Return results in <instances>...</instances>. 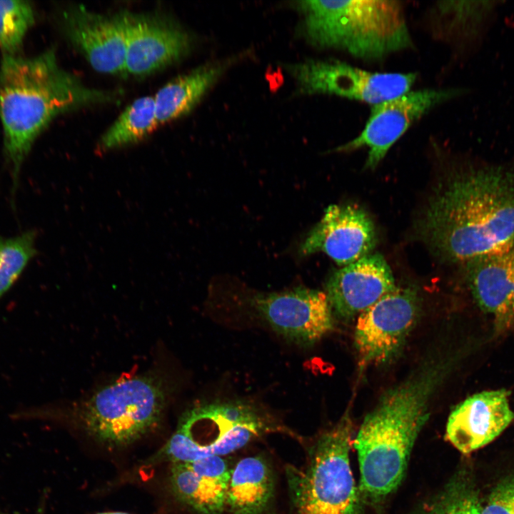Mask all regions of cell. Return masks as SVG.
Returning a JSON list of instances; mask_svg holds the SVG:
<instances>
[{"label":"cell","instance_id":"cell-25","mask_svg":"<svg viewBox=\"0 0 514 514\" xmlns=\"http://www.w3.org/2000/svg\"><path fill=\"white\" fill-rule=\"evenodd\" d=\"M481 508L474 490L459 483L450 486L425 514H480Z\"/></svg>","mask_w":514,"mask_h":514},{"label":"cell","instance_id":"cell-15","mask_svg":"<svg viewBox=\"0 0 514 514\" xmlns=\"http://www.w3.org/2000/svg\"><path fill=\"white\" fill-rule=\"evenodd\" d=\"M396 288L393 273L380 253H370L335 271L326 293L332 311L341 318L358 317Z\"/></svg>","mask_w":514,"mask_h":514},{"label":"cell","instance_id":"cell-26","mask_svg":"<svg viewBox=\"0 0 514 514\" xmlns=\"http://www.w3.org/2000/svg\"><path fill=\"white\" fill-rule=\"evenodd\" d=\"M480 514H514V479L497 485L481 508Z\"/></svg>","mask_w":514,"mask_h":514},{"label":"cell","instance_id":"cell-16","mask_svg":"<svg viewBox=\"0 0 514 514\" xmlns=\"http://www.w3.org/2000/svg\"><path fill=\"white\" fill-rule=\"evenodd\" d=\"M505 389L475 393L457 405L446 425L447 439L460 452L470 453L491 442L514 419Z\"/></svg>","mask_w":514,"mask_h":514},{"label":"cell","instance_id":"cell-9","mask_svg":"<svg viewBox=\"0 0 514 514\" xmlns=\"http://www.w3.org/2000/svg\"><path fill=\"white\" fill-rule=\"evenodd\" d=\"M458 93V89H453L409 91L398 97L373 105L361 132L334 151L350 152L366 147L368 156L365 168L374 169L410 126Z\"/></svg>","mask_w":514,"mask_h":514},{"label":"cell","instance_id":"cell-7","mask_svg":"<svg viewBox=\"0 0 514 514\" xmlns=\"http://www.w3.org/2000/svg\"><path fill=\"white\" fill-rule=\"evenodd\" d=\"M167 393L153 376L119 379L98 390L80 408L87 432L109 445L130 443L153 428L164 410Z\"/></svg>","mask_w":514,"mask_h":514},{"label":"cell","instance_id":"cell-8","mask_svg":"<svg viewBox=\"0 0 514 514\" xmlns=\"http://www.w3.org/2000/svg\"><path fill=\"white\" fill-rule=\"evenodd\" d=\"M303 94H324L371 106L410 91L415 73L373 72L338 60H307L287 66Z\"/></svg>","mask_w":514,"mask_h":514},{"label":"cell","instance_id":"cell-23","mask_svg":"<svg viewBox=\"0 0 514 514\" xmlns=\"http://www.w3.org/2000/svg\"><path fill=\"white\" fill-rule=\"evenodd\" d=\"M36 241L34 230H27L11 237L0 236V298L35 256Z\"/></svg>","mask_w":514,"mask_h":514},{"label":"cell","instance_id":"cell-3","mask_svg":"<svg viewBox=\"0 0 514 514\" xmlns=\"http://www.w3.org/2000/svg\"><path fill=\"white\" fill-rule=\"evenodd\" d=\"M449 366L440 356L429 359L403 382L388 389L365 416L354 446L361 488L367 495L385 497L398 486Z\"/></svg>","mask_w":514,"mask_h":514},{"label":"cell","instance_id":"cell-12","mask_svg":"<svg viewBox=\"0 0 514 514\" xmlns=\"http://www.w3.org/2000/svg\"><path fill=\"white\" fill-rule=\"evenodd\" d=\"M253 303L275 331L298 344H313L333 328V311L323 291L298 287L258 295Z\"/></svg>","mask_w":514,"mask_h":514},{"label":"cell","instance_id":"cell-18","mask_svg":"<svg viewBox=\"0 0 514 514\" xmlns=\"http://www.w3.org/2000/svg\"><path fill=\"white\" fill-rule=\"evenodd\" d=\"M470 292L480 308L499 324L509 323L514 283V243L465 263Z\"/></svg>","mask_w":514,"mask_h":514},{"label":"cell","instance_id":"cell-19","mask_svg":"<svg viewBox=\"0 0 514 514\" xmlns=\"http://www.w3.org/2000/svg\"><path fill=\"white\" fill-rule=\"evenodd\" d=\"M274 490V474L266 459L259 455L243 458L231 468L226 508L231 514H263Z\"/></svg>","mask_w":514,"mask_h":514},{"label":"cell","instance_id":"cell-24","mask_svg":"<svg viewBox=\"0 0 514 514\" xmlns=\"http://www.w3.org/2000/svg\"><path fill=\"white\" fill-rule=\"evenodd\" d=\"M33 5L24 0H0V50L2 55H18L35 22Z\"/></svg>","mask_w":514,"mask_h":514},{"label":"cell","instance_id":"cell-6","mask_svg":"<svg viewBox=\"0 0 514 514\" xmlns=\"http://www.w3.org/2000/svg\"><path fill=\"white\" fill-rule=\"evenodd\" d=\"M277 428L268 416L246 403H201L183 414L163 453L172 463L223 457Z\"/></svg>","mask_w":514,"mask_h":514},{"label":"cell","instance_id":"cell-20","mask_svg":"<svg viewBox=\"0 0 514 514\" xmlns=\"http://www.w3.org/2000/svg\"><path fill=\"white\" fill-rule=\"evenodd\" d=\"M234 60L201 66L162 86L153 96L158 124L190 112Z\"/></svg>","mask_w":514,"mask_h":514},{"label":"cell","instance_id":"cell-10","mask_svg":"<svg viewBox=\"0 0 514 514\" xmlns=\"http://www.w3.org/2000/svg\"><path fill=\"white\" fill-rule=\"evenodd\" d=\"M419 301L412 288L396 287L358 317L354 346L362 366L392 360L413 327Z\"/></svg>","mask_w":514,"mask_h":514},{"label":"cell","instance_id":"cell-22","mask_svg":"<svg viewBox=\"0 0 514 514\" xmlns=\"http://www.w3.org/2000/svg\"><path fill=\"white\" fill-rule=\"evenodd\" d=\"M438 1L430 10L432 30L442 39L472 34L490 9L484 1Z\"/></svg>","mask_w":514,"mask_h":514},{"label":"cell","instance_id":"cell-1","mask_svg":"<svg viewBox=\"0 0 514 514\" xmlns=\"http://www.w3.org/2000/svg\"><path fill=\"white\" fill-rule=\"evenodd\" d=\"M438 258L465 263L514 243V171L465 170L440 183L417 223Z\"/></svg>","mask_w":514,"mask_h":514},{"label":"cell","instance_id":"cell-28","mask_svg":"<svg viewBox=\"0 0 514 514\" xmlns=\"http://www.w3.org/2000/svg\"><path fill=\"white\" fill-rule=\"evenodd\" d=\"M96 514H128L127 513L124 512H104V513H99Z\"/></svg>","mask_w":514,"mask_h":514},{"label":"cell","instance_id":"cell-17","mask_svg":"<svg viewBox=\"0 0 514 514\" xmlns=\"http://www.w3.org/2000/svg\"><path fill=\"white\" fill-rule=\"evenodd\" d=\"M231 468L220 456L173 463L170 481L175 496L199 514H222Z\"/></svg>","mask_w":514,"mask_h":514},{"label":"cell","instance_id":"cell-21","mask_svg":"<svg viewBox=\"0 0 514 514\" xmlns=\"http://www.w3.org/2000/svg\"><path fill=\"white\" fill-rule=\"evenodd\" d=\"M158 125L153 96H141L129 104L104 133L99 148L106 151L138 143Z\"/></svg>","mask_w":514,"mask_h":514},{"label":"cell","instance_id":"cell-14","mask_svg":"<svg viewBox=\"0 0 514 514\" xmlns=\"http://www.w3.org/2000/svg\"><path fill=\"white\" fill-rule=\"evenodd\" d=\"M61 19L68 40L93 69L107 74H126V34L119 14L110 16L75 5L66 8Z\"/></svg>","mask_w":514,"mask_h":514},{"label":"cell","instance_id":"cell-4","mask_svg":"<svg viewBox=\"0 0 514 514\" xmlns=\"http://www.w3.org/2000/svg\"><path fill=\"white\" fill-rule=\"evenodd\" d=\"M295 6L303 17L304 34L315 46L377 60L412 46L399 1L308 0Z\"/></svg>","mask_w":514,"mask_h":514},{"label":"cell","instance_id":"cell-2","mask_svg":"<svg viewBox=\"0 0 514 514\" xmlns=\"http://www.w3.org/2000/svg\"><path fill=\"white\" fill-rule=\"evenodd\" d=\"M116 97L114 92L85 86L59 65L51 49L31 57L2 55L0 121L14 193L34 142L56 117Z\"/></svg>","mask_w":514,"mask_h":514},{"label":"cell","instance_id":"cell-27","mask_svg":"<svg viewBox=\"0 0 514 514\" xmlns=\"http://www.w3.org/2000/svg\"><path fill=\"white\" fill-rule=\"evenodd\" d=\"M513 319H514V283H513V295H512V299H511L510 308V312H509V322L513 321Z\"/></svg>","mask_w":514,"mask_h":514},{"label":"cell","instance_id":"cell-11","mask_svg":"<svg viewBox=\"0 0 514 514\" xmlns=\"http://www.w3.org/2000/svg\"><path fill=\"white\" fill-rule=\"evenodd\" d=\"M126 34V74L143 76L178 61L191 39L171 19L154 14H119Z\"/></svg>","mask_w":514,"mask_h":514},{"label":"cell","instance_id":"cell-5","mask_svg":"<svg viewBox=\"0 0 514 514\" xmlns=\"http://www.w3.org/2000/svg\"><path fill=\"white\" fill-rule=\"evenodd\" d=\"M352 434L347 411L316 440L304 465L286 468L291 514H356L358 495L349 460Z\"/></svg>","mask_w":514,"mask_h":514},{"label":"cell","instance_id":"cell-13","mask_svg":"<svg viewBox=\"0 0 514 514\" xmlns=\"http://www.w3.org/2000/svg\"><path fill=\"white\" fill-rule=\"evenodd\" d=\"M374 223L361 208L331 205L298 250L302 256L321 251L346 266L371 253L376 244Z\"/></svg>","mask_w":514,"mask_h":514}]
</instances>
